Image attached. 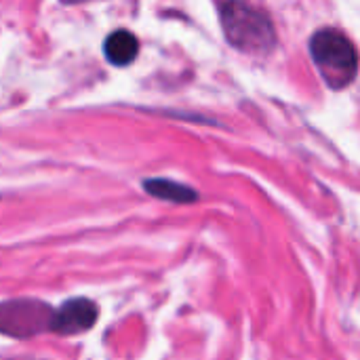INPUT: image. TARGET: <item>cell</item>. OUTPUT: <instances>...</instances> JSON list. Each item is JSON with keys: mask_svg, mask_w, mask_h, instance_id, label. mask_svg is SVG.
I'll list each match as a JSON object with an SVG mask.
<instances>
[{"mask_svg": "<svg viewBox=\"0 0 360 360\" xmlns=\"http://www.w3.org/2000/svg\"><path fill=\"white\" fill-rule=\"evenodd\" d=\"M143 188L148 194H152L160 200L177 202V205H188V202H194L198 198V194L192 188L177 184V181H171V179H146Z\"/></svg>", "mask_w": 360, "mask_h": 360, "instance_id": "8992f818", "label": "cell"}, {"mask_svg": "<svg viewBox=\"0 0 360 360\" xmlns=\"http://www.w3.org/2000/svg\"><path fill=\"white\" fill-rule=\"evenodd\" d=\"M63 2H68V4H76V2H84V0H63Z\"/></svg>", "mask_w": 360, "mask_h": 360, "instance_id": "52a82bcc", "label": "cell"}, {"mask_svg": "<svg viewBox=\"0 0 360 360\" xmlns=\"http://www.w3.org/2000/svg\"><path fill=\"white\" fill-rule=\"evenodd\" d=\"M310 55L323 80L331 89L348 86L359 74L360 59L356 46L344 32L335 27H323L312 36Z\"/></svg>", "mask_w": 360, "mask_h": 360, "instance_id": "7a4b0ae2", "label": "cell"}, {"mask_svg": "<svg viewBox=\"0 0 360 360\" xmlns=\"http://www.w3.org/2000/svg\"><path fill=\"white\" fill-rule=\"evenodd\" d=\"M137 51H139V40L129 30H116L103 42L105 59L118 68L129 65L137 57Z\"/></svg>", "mask_w": 360, "mask_h": 360, "instance_id": "5b68a950", "label": "cell"}, {"mask_svg": "<svg viewBox=\"0 0 360 360\" xmlns=\"http://www.w3.org/2000/svg\"><path fill=\"white\" fill-rule=\"evenodd\" d=\"M221 27L228 42L249 55H268L276 44V32L266 13L245 0H224L219 4Z\"/></svg>", "mask_w": 360, "mask_h": 360, "instance_id": "6da1fadb", "label": "cell"}, {"mask_svg": "<svg viewBox=\"0 0 360 360\" xmlns=\"http://www.w3.org/2000/svg\"><path fill=\"white\" fill-rule=\"evenodd\" d=\"M97 306L91 300L76 297L65 302L59 312L53 314V325L51 329L61 335H78L82 331H89L97 323Z\"/></svg>", "mask_w": 360, "mask_h": 360, "instance_id": "277c9868", "label": "cell"}, {"mask_svg": "<svg viewBox=\"0 0 360 360\" xmlns=\"http://www.w3.org/2000/svg\"><path fill=\"white\" fill-rule=\"evenodd\" d=\"M53 325V314L38 302H8L0 306V331L25 338Z\"/></svg>", "mask_w": 360, "mask_h": 360, "instance_id": "3957f363", "label": "cell"}]
</instances>
